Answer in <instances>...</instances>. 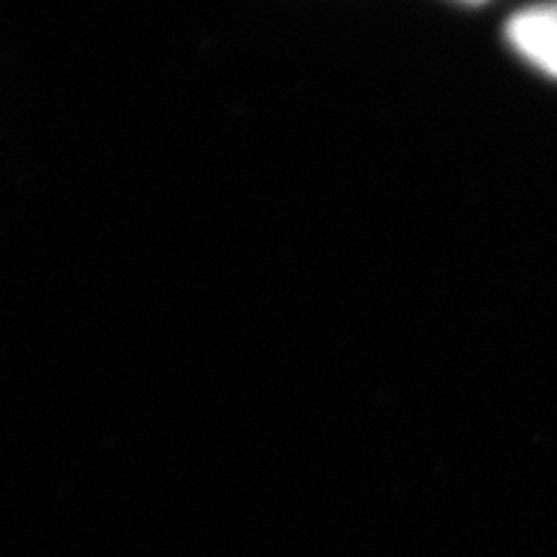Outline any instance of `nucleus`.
<instances>
[{
    "label": "nucleus",
    "instance_id": "obj_1",
    "mask_svg": "<svg viewBox=\"0 0 557 557\" xmlns=\"http://www.w3.org/2000/svg\"><path fill=\"white\" fill-rule=\"evenodd\" d=\"M509 40L520 57L557 77V5L534 8L513 16Z\"/></svg>",
    "mask_w": 557,
    "mask_h": 557
}]
</instances>
